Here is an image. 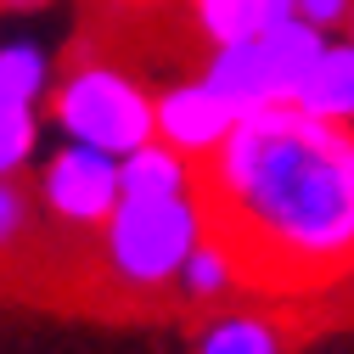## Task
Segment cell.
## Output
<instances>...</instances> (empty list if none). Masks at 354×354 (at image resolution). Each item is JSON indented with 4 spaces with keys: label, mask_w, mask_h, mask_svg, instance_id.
<instances>
[{
    "label": "cell",
    "mask_w": 354,
    "mask_h": 354,
    "mask_svg": "<svg viewBox=\"0 0 354 354\" xmlns=\"http://www.w3.org/2000/svg\"><path fill=\"white\" fill-rule=\"evenodd\" d=\"M348 39H354V12H348Z\"/></svg>",
    "instance_id": "cell-17"
},
{
    "label": "cell",
    "mask_w": 354,
    "mask_h": 354,
    "mask_svg": "<svg viewBox=\"0 0 354 354\" xmlns=\"http://www.w3.org/2000/svg\"><path fill=\"white\" fill-rule=\"evenodd\" d=\"M57 84V62L39 39L17 34V39H0V102H28V107H46Z\"/></svg>",
    "instance_id": "cell-12"
},
{
    "label": "cell",
    "mask_w": 354,
    "mask_h": 354,
    "mask_svg": "<svg viewBox=\"0 0 354 354\" xmlns=\"http://www.w3.org/2000/svg\"><path fill=\"white\" fill-rule=\"evenodd\" d=\"M46 124L57 129V141L129 158L136 147L158 141V91H147L124 62L84 57L68 73H57L46 96Z\"/></svg>",
    "instance_id": "cell-3"
},
{
    "label": "cell",
    "mask_w": 354,
    "mask_h": 354,
    "mask_svg": "<svg viewBox=\"0 0 354 354\" xmlns=\"http://www.w3.org/2000/svg\"><path fill=\"white\" fill-rule=\"evenodd\" d=\"M197 354H287V343L264 309H214L197 332Z\"/></svg>",
    "instance_id": "cell-11"
},
{
    "label": "cell",
    "mask_w": 354,
    "mask_h": 354,
    "mask_svg": "<svg viewBox=\"0 0 354 354\" xmlns=\"http://www.w3.org/2000/svg\"><path fill=\"white\" fill-rule=\"evenodd\" d=\"M124 197H186L197 192V163L186 152H174L169 141H147L129 158H118Z\"/></svg>",
    "instance_id": "cell-10"
},
{
    "label": "cell",
    "mask_w": 354,
    "mask_h": 354,
    "mask_svg": "<svg viewBox=\"0 0 354 354\" xmlns=\"http://www.w3.org/2000/svg\"><path fill=\"white\" fill-rule=\"evenodd\" d=\"M236 124H242V113L219 96L203 73L174 79V84L158 91V141H169L174 152H186L192 163H208L231 141Z\"/></svg>",
    "instance_id": "cell-6"
},
{
    "label": "cell",
    "mask_w": 354,
    "mask_h": 354,
    "mask_svg": "<svg viewBox=\"0 0 354 354\" xmlns=\"http://www.w3.org/2000/svg\"><path fill=\"white\" fill-rule=\"evenodd\" d=\"M118 203H124V180H118L113 152L57 141L34 163V208L68 236H102V225L118 214Z\"/></svg>",
    "instance_id": "cell-5"
},
{
    "label": "cell",
    "mask_w": 354,
    "mask_h": 354,
    "mask_svg": "<svg viewBox=\"0 0 354 354\" xmlns=\"http://www.w3.org/2000/svg\"><path fill=\"white\" fill-rule=\"evenodd\" d=\"M348 12H354V0H298V17L309 28H321V34L348 28Z\"/></svg>",
    "instance_id": "cell-15"
},
{
    "label": "cell",
    "mask_w": 354,
    "mask_h": 354,
    "mask_svg": "<svg viewBox=\"0 0 354 354\" xmlns=\"http://www.w3.org/2000/svg\"><path fill=\"white\" fill-rule=\"evenodd\" d=\"M39 6H51V0H0V12H39Z\"/></svg>",
    "instance_id": "cell-16"
},
{
    "label": "cell",
    "mask_w": 354,
    "mask_h": 354,
    "mask_svg": "<svg viewBox=\"0 0 354 354\" xmlns=\"http://www.w3.org/2000/svg\"><path fill=\"white\" fill-rule=\"evenodd\" d=\"M208 236V208L197 192L186 197H124L118 214L96 236L102 276L129 298H158L174 292L180 264Z\"/></svg>",
    "instance_id": "cell-2"
},
{
    "label": "cell",
    "mask_w": 354,
    "mask_h": 354,
    "mask_svg": "<svg viewBox=\"0 0 354 354\" xmlns=\"http://www.w3.org/2000/svg\"><path fill=\"white\" fill-rule=\"evenodd\" d=\"M34 225H39L34 192L23 180H0V264H12L17 253H28Z\"/></svg>",
    "instance_id": "cell-14"
},
{
    "label": "cell",
    "mask_w": 354,
    "mask_h": 354,
    "mask_svg": "<svg viewBox=\"0 0 354 354\" xmlns=\"http://www.w3.org/2000/svg\"><path fill=\"white\" fill-rule=\"evenodd\" d=\"M186 12L214 51V46H236V39H253L264 28L298 17V0H186Z\"/></svg>",
    "instance_id": "cell-8"
},
{
    "label": "cell",
    "mask_w": 354,
    "mask_h": 354,
    "mask_svg": "<svg viewBox=\"0 0 354 354\" xmlns=\"http://www.w3.org/2000/svg\"><path fill=\"white\" fill-rule=\"evenodd\" d=\"M326 46L321 28H309L304 17H287L276 28H264L253 39H236V46H214L203 57V79L225 96L242 118L248 113H270V107H292L309 68H315Z\"/></svg>",
    "instance_id": "cell-4"
},
{
    "label": "cell",
    "mask_w": 354,
    "mask_h": 354,
    "mask_svg": "<svg viewBox=\"0 0 354 354\" xmlns=\"http://www.w3.org/2000/svg\"><path fill=\"white\" fill-rule=\"evenodd\" d=\"M197 197L248 287L298 298L354 276V129L298 107L248 113L197 163Z\"/></svg>",
    "instance_id": "cell-1"
},
{
    "label": "cell",
    "mask_w": 354,
    "mask_h": 354,
    "mask_svg": "<svg viewBox=\"0 0 354 354\" xmlns=\"http://www.w3.org/2000/svg\"><path fill=\"white\" fill-rule=\"evenodd\" d=\"M292 107L309 113V118L354 129V39L348 34L343 39L326 34V46H321V57H315V68H309V79H304V91H298Z\"/></svg>",
    "instance_id": "cell-7"
},
{
    "label": "cell",
    "mask_w": 354,
    "mask_h": 354,
    "mask_svg": "<svg viewBox=\"0 0 354 354\" xmlns=\"http://www.w3.org/2000/svg\"><path fill=\"white\" fill-rule=\"evenodd\" d=\"M236 287H248V276H242V259H236V248L225 242V236H203L197 248H192V259L180 264V281H174V292H180L186 304H203V309H219Z\"/></svg>",
    "instance_id": "cell-9"
},
{
    "label": "cell",
    "mask_w": 354,
    "mask_h": 354,
    "mask_svg": "<svg viewBox=\"0 0 354 354\" xmlns=\"http://www.w3.org/2000/svg\"><path fill=\"white\" fill-rule=\"evenodd\" d=\"M39 158H46V107L0 102V180H23Z\"/></svg>",
    "instance_id": "cell-13"
}]
</instances>
